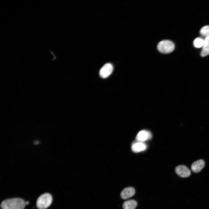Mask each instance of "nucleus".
Here are the masks:
<instances>
[{"label":"nucleus","instance_id":"nucleus-1","mask_svg":"<svg viewBox=\"0 0 209 209\" xmlns=\"http://www.w3.org/2000/svg\"><path fill=\"white\" fill-rule=\"evenodd\" d=\"M25 202L21 198L9 199L3 201L1 204L2 209H24Z\"/></svg>","mask_w":209,"mask_h":209},{"label":"nucleus","instance_id":"nucleus-7","mask_svg":"<svg viewBox=\"0 0 209 209\" xmlns=\"http://www.w3.org/2000/svg\"><path fill=\"white\" fill-rule=\"evenodd\" d=\"M135 193V189L132 187L125 188L121 192L120 197L123 199H126L133 196Z\"/></svg>","mask_w":209,"mask_h":209},{"label":"nucleus","instance_id":"nucleus-2","mask_svg":"<svg viewBox=\"0 0 209 209\" xmlns=\"http://www.w3.org/2000/svg\"><path fill=\"white\" fill-rule=\"evenodd\" d=\"M52 197L51 194L45 193L40 195L38 198L36 206L39 209H45L48 207L51 204Z\"/></svg>","mask_w":209,"mask_h":209},{"label":"nucleus","instance_id":"nucleus-6","mask_svg":"<svg viewBox=\"0 0 209 209\" xmlns=\"http://www.w3.org/2000/svg\"><path fill=\"white\" fill-rule=\"evenodd\" d=\"M152 137V134L149 131L143 130L138 133L136 138L137 141L141 142L150 139Z\"/></svg>","mask_w":209,"mask_h":209},{"label":"nucleus","instance_id":"nucleus-14","mask_svg":"<svg viewBox=\"0 0 209 209\" xmlns=\"http://www.w3.org/2000/svg\"><path fill=\"white\" fill-rule=\"evenodd\" d=\"M39 143V141H35L34 143V144L35 145H37Z\"/></svg>","mask_w":209,"mask_h":209},{"label":"nucleus","instance_id":"nucleus-12","mask_svg":"<svg viewBox=\"0 0 209 209\" xmlns=\"http://www.w3.org/2000/svg\"><path fill=\"white\" fill-rule=\"evenodd\" d=\"M200 33L205 38L209 37V26H206L202 27L200 30Z\"/></svg>","mask_w":209,"mask_h":209},{"label":"nucleus","instance_id":"nucleus-13","mask_svg":"<svg viewBox=\"0 0 209 209\" xmlns=\"http://www.w3.org/2000/svg\"><path fill=\"white\" fill-rule=\"evenodd\" d=\"M204 42V39L200 37H198L194 40L193 44L195 47L199 48L203 46Z\"/></svg>","mask_w":209,"mask_h":209},{"label":"nucleus","instance_id":"nucleus-15","mask_svg":"<svg viewBox=\"0 0 209 209\" xmlns=\"http://www.w3.org/2000/svg\"><path fill=\"white\" fill-rule=\"evenodd\" d=\"M29 202L28 201H26L25 202V204L26 205H28L29 204Z\"/></svg>","mask_w":209,"mask_h":209},{"label":"nucleus","instance_id":"nucleus-10","mask_svg":"<svg viewBox=\"0 0 209 209\" xmlns=\"http://www.w3.org/2000/svg\"><path fill=\"white\" fill-rule=\"evenodd\" d=\"M137 205V201L133 199L125 201L123 203V209H135Z\"/></svg>","mask_w":209,"mask_h":209},{"label":"nucleus","instance_id":"nucleus-4","mask_svg":"<svg viewBox=\"0 0 209 209\" xmlns=\"http://www.w3.org/2000/svg\"><path fill=\"white\" fill-rule=\"evenodd\" d=\"M175 171L178 176L182 178L187 177L191 174L190 170L187 167L183 165L177 166L175 168Z\"/></svg>","mask_w":209,"mask_h":209},{"label":"nucleus","instance_id":"nucleus-11","mask_svg":"<svg viewBox=\"0 0 209 209\" xmlns=\"http://www.w3.org/2000/svg\"><path fill=\"white\" fill-rule=\"evenodd\" d=\"M209 54V37H207L204 39V42L201 53V55L204 57Z\"/></svg>","mask_w":209,"mask_h":209},{"label":"nucleus","instance_id":"nucleus-3","mask_svg":"<svg viewBox=\"0 0 209 209\" xmlns=\"http://www.w3.org/2000/svg\"><path fill=\"white\" fill-rule=\"evenodd\" d=\"M175 46L171 41L164 40L160 42L158 44L157 48L158 51L163 53H168L174 49Z\"/></svg>","mask_w":209,"mask_h":209},{"label":"nucleus","instance_id":"nucleus-5","mask_svg":"<svg viewBox=\"0 0 209 209\" xmlns=\"http://www.w3.org/2000/svg\"><path fill=\"white\" fill-rule=\"evenodd\" d=\"M113 69V66L111 64L106 63L100 69L99 72L100 75L102 78H106L111 74Z\"/></svg>","mask_w":209,"mask_h":209},{"label":"nucleus","instance_id":"nucleus-8","mask_svg":"<svg viewBox=\"0 0 209 209\" xmlns=\"http://www.w3.org/2000/svg\"><path fill=\"white\" fill-rule=\"evenodd\" d=\"M205 165V163L203 160L199 159L197 160L191 165V170L194 173H198L204 167Z\"/></svg>","mask_w":209,"mask_h":209},{"label":"nucleus","instance_id":"nucleus-9","mask_svg":"<svg viewBox=\"0 0 209 209\" xmlns=\"http://www.w3.org/2000/svg\"><path fill=\"white\" fill-rule=\"evenodd\" d=\"M146 148V145L141 142H138L134 143L131 146V149L133 152L138 153L144 150Z\"/></svg>","mask_w":209,"mask_h":209}]
</instances>
